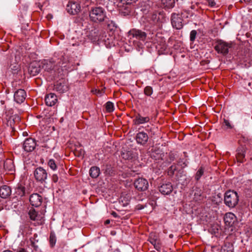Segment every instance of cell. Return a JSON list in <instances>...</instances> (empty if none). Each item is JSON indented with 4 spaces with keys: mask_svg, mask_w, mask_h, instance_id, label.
<instances>
[{
    "mask_svg": "<svg viewBox=\"0 0 252 252\" xmlns=\"http://www.w3.org/2000/svg\"><path fill=\"white\" fill-rule=\"evenodd\" d=\"M105 12L101 7H94L90 12L91 20L94 23H100L104 21L105 17Z\"/></svg>",
    "mask_w": 252,
    "mask_h": 252,
    "instance_id": "obj_1",
    "label": "cell"
},
{
    "mask_svg": "<svg viewBox=\"0 0 252 252\" xmlns=\"http://www.w3.org/2000/svg\"><path fill=\"white\" fill-rule=\"evenodd\" d=\"M225 203L230 207H234L238 202V196L235 191L229 190L225 195Z\"/></svg>",
    "mask_w": 252,
    "mask_h": 252,
    "instance_id": "obj_2",
    "label": "cell"
},
{
    "mask_svg": "<svg viewBox=\"0 0 252 252\" xmlns=\"http://www.w3.org/2000/svg\"><path fill=\"white\" fill-rule=\"evenodd\" d=\"M230 46V43L225 42L221 40L217 41V44L215 46L216 51L220 54L226 55L229 52V48Z\"/></svg>",
    "mask_w": 252,
    "mask_h": 252,
    "instance_id": "obj_3",
    "label": "cell"
},
{
    "mask_svg": "<svg viewBox=\"0 0 252 252\" xmlns=\"http://www.w3.org/2000/svg\"><path fill=\"white\" fill-rule=\"evenodd\" d=\"M172 26L176 30H180L183 26V20L182 17L177 13H173L171 17Z\"/></svg>",
    "mask_w": 252,
    "mask_h": 252,
    "instance_id": "obj_4",
    "label": "cell"
},
{
    "mask_svg": "<svg viewBox=\"0 0 252 252\" xmlns=\"http://www.w3.org/2000/svg\"><path fill=\"white\" fill-rule=\"evenodd\" d=\"M80 6L76 2H70L67 5V11L70 14L72 15L77 14L80 11Z\"/></svg>",
    "mask_w": 252,
    "mask_h": 252,
    "instance_id": "obj_5",
    "label": "cell"
},
{
    "mask_svg": "<svg viewBox=\"0 0 252 252\" xmlns=\"http://www.w3.org/2000/svg\"><path fill=\"white\" fill-rule=\"evenodd\" d=\"M41 70V64L40 62L37 61H34L31 63L28 68L29 73L32 76H35L38 75L40 73Z\"/></svg>",
    "mask_w": 252,
    "mask_h": 252,
    "instance_id": "obj_6",
    "label": "cell"
},
{
    "mask_svg": "<svg viewBox=\"0 0 252 252\" xmlns=\"http://www.w3.org/2000/svg\"><path fill=\"white\" fill-rule=\"evenodd\" d=\"M134 187L139 191H144L148 188V183L147 180L143 178L138 179L134 182Z\"/></svg>",
    "mask_w": 252,
    "mask_h": 252,
    "instance_id": "obj_7",
    "label": "cell"
},
{
    "mask_svg": "<svg viewBox=\"0 0 252 252\" xmlns=\"http://www.w3.org/2000/svg\"><path fill=\"white\" fill-rule=\"evenodd\" d=\"M36 146V142L35 140L29 138L25 141L23 144V148L27 152H32L35 149Z\"/></svg>",
    "mask_w": 252,
    "mask_h": 252,
    "instance_id": "obj_8",
    "label": "cell"
},
{
    "mask_svg": "<svg viewBox=\"0 0 252 252\" xmlns=\"http://www.w3.org/2000/svg\"><path fill=\"white\" fill-rule=\"evenodd\" d=\"M27 94L25 91L22 89H19L15 93L14 99L15 102L18 104H22L26 99Z\"/></svg>",
    "mask_w": 252,
    "mask_h": 252,
    "instance_id": "obj_9",
    "label": "cell"
},
{
    "mask_svg": "<svg viewBox=\"0 0 252 252\" xmlns=\"http://www.w3.org/2000/svg\"><path fill=\"white\" fill-rule=\"evenodd\" d=\"M42 199L41 196L37 194L32 195L30 197V202L32 206L34 207H39L42 203Z\"/></svg>",
    "mask_w": 252,
    "mask_h": 252,
    "instance_id": "obj_10",
    "label": "cell"
},
{
    "mask_svg": "<svg viewBox=\"0 0 252 252\" xmlns=\"http://www.w3.org/2000/svg\"><path fill=\"white\" fill-rule=\"evenodd\" d=\"M35 177L37 181H45L47 178V173L45 169L39 167L35 172Z\"/></svg>",
    "mask_w": 252,
    "mask_h": 252,
    "instance_id": "obj_11",
    "label": "cell"
},
{
    "mask_svg": "<svg viewBox=\"0 0 252 252\" xmlns=\"http://www.w3.org/2000/svg\"><path fill=\"white\" fill-rule=\"evenodd\" d=\"M236 220L235 216L231 213H228L224 216V222L228 226H232Z\"/></svg>",
    "mask_w": 252,
    "mask_h": 252,
    "instance_id": "obj_12",
    "label": "cell"
},
{
    "mask_svg": "<svg viewBox=\"0 0 252 252\" xmlns=\"http://www.w3.org/2000/svg\"><path fill=\"white\" fill-rule=\"evenodd\" d=\"M45 102L47 106H53L57 102V97L54 94H49L46 96Z\"/></svg>",
    "mask_w": 252,
    "mask_h": 252,
    "instance_id": "obj_13",
    "label": "cell"
},
{
    "mask_svg": "<svg viewBox=\"0 0 252 252\" xmlns=\"http://www.w3.org/2000/svg\"><path fill=\"white\" fill-rule=\"evenodd\" d=\"M131 196L127 192L123 193L119 199V202L123 206H127L130 202Z\"/></svg>",
    "mask_w": 252,
    "mask_h": 252,
    "instance_id": "obj_14",
    "label": "cell"
},
{
    "mask_svg": "<svg viewBox=\"0 0 252 252\" xmlns=\"http://www.w3.org/2000/svg\"><path fill=\"white\" fill-rule=\"evenodd\" d=\"M159 190L163 195H169L172 191V186L170 183L163 184L160 186Z\"/></svg>",
    "mask_w": 252,
    "mask_h": 252,
    "instance_id": "obj_15",
    "label": "cell"
},
{
    "mask_svg": "<svg viewBox=\"0 0 252 252\" xmlns=\"http://www.w3.org/2000/svg\"><path fill=\"white\" fill-rule=\"evenodd\" d=\"M12 194V190L10 187L7 186H3L0 188V196L2 198H8Z\"/></svg>",
    "mask_w": 252,
    "mask_h": 252,
    "instance_id": "obj_16",
    "label": "cell"
},
{
    "mask_svg": "<svg viewBox=\"0 0 252 252\" xmlns=\"http://www.w3.org/2000/svg\"><path fill=\"white\" fill-rule=\"evenodd\" d=\"M149 241H150L153 244V245H154L155 247L157 250L158 249L159 250V249L160 248L161 245H160L159 238H158L156 234H154V233H152V234H151L149 236Z\"/></svg>",
    "mask_w": 252,
    "mask_h": 252,
    "instance_id": "obj_17",
    "label": "cell"
},
{
    "mask_svg": "<svg viewBox=\"0 0 252 252\" xmlns=\"http://www.w3.org/2000/svg\"><path fill=\"white\" fill-rule=\"evenodd\" d=\"M148 140V137L147 134L144 133H138L137 136V141L140 144L143 145L146 144Z\"/></svg>",
    "mask_w": 252,
    "mask_h": 252,
    "instance_id": "obj_18",
    "label": "cell"
},
{
    "mask_svg": "<svg viewBox=\"0 0 252 252\" xmlns=\"http://www.w3.org/2000/svg\"><path fill=\"white\" fill-rule=\"evenodd\" d=\"M89 173L92 177L93 178H96L99 176V174H100V170L98 167H92L90 169Z\"/></svg>",
    "mask_w": 252,
    "mask_h": 252,
    "instance_id": "obj_19",
    "label": "cell"
},
{
    "mask_svg": "<svg viewBox=\"0 0 252 252\" xmlns=\"http://www.w3.org/2000/svg\"><path fill=\"white\" fill-rule=\"evenodd\" d=\"M234 248L231 243H226L223 245L220 252H234Z\"/></svg>",
    "mask_w": 252,
    "mask_h": 252,
    "instance_id": "obj_20",
    "label": "cell"
},
{
    "mask_svg": "<svg viewBox=\"0 0 252 252\" xmlns=\"http://www.w3.org/2000/svg\"><path fill=\"white\" fill-rule=\"evenodd\" d=\"M162 4L163 7L166 8H172L175 4L174 1H162Z\"/></svg>",
    "mask_w": 252,
    "mask_h": 252,
    "instance_id": "obj_21",
    "label": "cell"
},
{
    "mask_svg": "<svg viewBox=\"0 0 252 252\" xmlns=\"http://www.w3.org/2000/svg\"><path fill=\"white\" fill-rule=\"evenodd\" d=\"M105 109L108 112H112L114 110V105L111 102H108L105 105Z\"/></svg>",
    "mask_w": 252,
    "mask_h": 252,
    "instance_id": "obj_22",
    "label": "cell"
},
{
    "mask_svg": "<svg viewBox=\"0 0 252 252\" xmlns=\"http://www.w3.org/2000/svg\"><path fill=\"white\" fill-rule=\"evenodd\" d=\"M29 215L30 219L33 220H35L36 219L37 216V213L36 212L34 208H32L29 212Z\"/></svg>",
    "mask_w": 252,
    "mask_h": 252,
    "instance_id": "obj_23",
    "label": "cell"
},
{
    "mask_svg": "<svg viewBox=\"0 0 252 252\" xmlns=\"http://www.w3.org/2000/svg\"><path fill=\"white\" fill-rule=\"evenodd\" d=\"M56 236L54 234V232H52L50 235V242L51 246L52 247H54L56 243Z\"/></svg>",
    "mask_w": 252,
    "mask_h": 252,
    "instance_id": "obj_24",
    "label": "cell"
},
{
    "mask_svg": "<svg viewBox=\"0 0 252 252\" xmlns=\"http://www.w3.org/2000/svg\"><path fill=\"white\" fill-rule=\"evenodd\" d=\"M48 165H49L50 168H51L53 171H55L57 168V166H56V163L53 160H51L49 161Z\"/></svg>",
    "mask_w": 252,
    "mask_h": 252,
    "instance_id": "obj_25",
    "label": "cell"
},
{
    "mask_svg": "<svg viewBox=\"0 0 252 252\" xmlns=\"http://www.w3.org/2000/svg\"><path fill=\"white\" fill-rule=\"evenodd\" d=\"M145 94H146V95H148V96H149V95H151V94H152V93H153V90H152V88L150 87H146L145 89Z\"/></svg>",
    "mask_w": 252,
    "mask_h": 252,
    "instance_id": "obj_26",
    "label": "cell"
},
{
    "mask_svg": "<svg viewBox=\"0 0 252 252\" xmlns=\"http://www.w3.org/2000/svg\"><path fill=\"white\" fill-rule=\"evenodd\" d=\"M196 31H192L190 34V40L191 41H194L196 36Z\"/></svg>",
    "mask_w": 252,
    "mask_h": 252,
    "instance_id": "obj_27",
    "label": "cell"
},
{
    "mask_svg": "<svg viewBox=\"0 0 252 252\" xmlns=\"http://www.w3.org/2000/svg\"><path fill=\"white\" fill-rule=\"evenodd\" d=\"M208 4L210 7H214L216 5V3L213 1H208Z\"/></svg>",
    "mask_w": 252,
    "mask_h": 252,
    "instance_id": "obj_28",
    "label": "cell"
},
{
    "mask_svg": "<svg viewBox=\"0 0 252 252\" xmlns=\"http://www.w3.org/2000/svg\"><path fill=\"white\" fill-rule=\"evenodd\" d=\"M18 252H26V251L24 249H21Z\"/></svg>",
    "mask_w": 252,
    "mask_h": 252,
    "instance_id": "obj_29",
    "label": "cell"
},
{
    "mask_svg": "<svg viewBox=\"0 0 252 252\" xmlns=\"http://www.w3.org/2000/svg\"><path fill=\"white\" fill-rule=\"evenodd\" d=\"M110 223V220H106V222H105V224H109Z\"/></svg>",
    "mask_w": 252,
    "mask_h": 252,
    "instance_id": "obj_30",
    "label": "cell"
},
{
    "mask_svg": "<svg viewBox=\"0 0 252 252\" xmlns=\"http://www.w3.org/2000/svg\"><path fill=\"white\" fill-rule=\"evenodd\" d=\"M4 252H12V251H8V250H7V251H4Z\"/></svg>",
    "mask_w": 252,
    "mask_h": 252,
    "instance_id": "obj_31",
    "label": "cell"
}]
</instances>
